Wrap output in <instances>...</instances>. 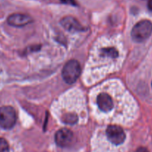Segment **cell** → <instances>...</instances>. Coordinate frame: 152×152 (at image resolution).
I'll return each mask as SVG.
<instances>
[{
	"label": "cell",
	"mask_w": 152,
	"mask_h": 152,
	"mask_svg": "<svg viewBox=\"0 0 152 152\" xmlns=\"http://www.w3.org/2000/svg\"><path fill=\"white\" fill-rule=\"evenodd\" d=\"M152 34V23L145 20L137 23L131 31V37L137 43L146 40Z\"/></svg>",
	"instance_id": "cell-1"
},
{
	"label": "cell",
	"mask_w": 152,
	"mask_h": 152,
	"mask_svg": "<svg viewBox=\"0 0 152 152\" xmlns=\"http://www.w3.org/2000/svg\"><path fill=\"white\" fill-rule=\"evenodd\" d=\"M81 72V65L79 62L75 60L68 61L64 66L62 70V77L67 84H74L79 78Z\"/></svg>",
	"instance_id": "cell-2"
},
{
	"label": "cell",
	"mask_w": 152,
	"mask_h": 152,
	"mask_svg": "<svg viewBox=\"0 0 152 152\" xmlns=\"http://www.w3.org/2000/svg\"><path fill=\"white\" fill-rule=\"evenodd\" d=\"M17 122V113L11 106L0 107V127L3 129H11Z\"/></svg>",
	"instance_id": "cell-3"
},
{
	"label": "cell",
	"mask_w": 152,
	"mask_h": 152,
	"mask_svg": "<svg viewBox=\"0 0 152 152\" xmlns=\"http://www.w3.org/2000/svg\"><path fill=\"white\" fill-rule=\"evenodd\" d=\"M95 104L100 112L109 113L114 108V101L112 95L106 91L100 92L96 96Z\"/></svg>",
	"instance_id": "cell-4"
},
{
	"label": "cell",
	"mask_w": 152,
	"mask_h": 152,
	"mask_svg": "<svg viewBox=\"0 0 152 152\" xmlns=\"http://www.w3.org/2000/svg\"><path fill=\"white\" fill-rule=\"evenodd\" d=\"M106 136L107 140L115 145L122 144L126 138L124 130L116 125H110L107 127Z\"/></svg>",
	"instance_id": "cell-5"
},
{
	"label": "cell",
	"mask_w": 152,
	"mask_h": 152,
	"mask_svg": "<svg viewBox=\"0 0 152 152\" xmlns=\"http://www.w3.org/2000/svg\"><path fill=\"white\" fill-rule=\"evenodd\" d=\"M73 133L67 128H62L55 134V140L56 144L61 148L68 147L73 140Z\"/></svg>",
	"instance_id": "cell-6"
},
{
	"label": "cell",
	"mask_w": 152,
	"mask_h": 152,
	"mask_svg": "<svg viewBox=\"0 0 152 152\" xmlns=\"http://www.w3.org/2000/svg\"><path fill=\"white\" fill-rule=\"evenodd\" d=\"M61 24L66 30L68 31L75 33V32H82L87 31V28L81 26V23L74 18L73 17H65L61 20Z\"/></svg>",
	"instance_id": "cell-7"
},
{
	"label": "cell",
	"mask_w": 152,
	"mask_h": 152,
	"mask_svg": "<svg viewBox=\"0 0 152 152\" xmlns=\"http://www.w3.org/2000/svg\"><path fill=\"white\" fill-rule=\"evenodd\" d=\"M32 21L30 16L24 14H13L8 18V23L13 27H23Z\"/></svg>",
	"instance_id": "cell-8"
},
{
	"label": "cell",
	"mask_w": 152,
	"mask_h": 152,
	"mask_svg": "<svg viewBox=\"0 0 152 152\" xmlns=\"http://www.w3.org/2000/svg\"><path fill=\"white\" fill-rule=\"evenodd\" d=\"M100 52V58L107 61H112V60L116 59L119 56V52H118L117 49L113 46H106L103 47L99 51Z\"/></svg>",
	"instance_id": "cell-9"
},
{
	"label": "cell",
	"mask_w": 152,
	"mask_h": 152,
	"mask_svg": "<svg viewBox=\"0 0 152 152\" xmlns=\"http://www.w3.org/2000/svg\"><path fill=\"white\" fill-rule=\"evenodd\" d=\"M9 151V145L3 138H0V152Z\"/></svg>",
	"instance_id": "cell-10"
},
{
	"label": "cell",
	"mask_w": 152,
	"mask_h": 152,
	"mask_svg": "<svg viewBox=\"0 0 152 152\" xmlns=\"http://www.w3.org/2000/svg\"><path fill=\"white\" fill-rule=\"evenodd\" d=\"M61 2H62V3L66 4V5H72V6L78 5V4H77L75 0H61Z\"/></svg>",
	"instance_id": "cell-11"
},
{
	"label": "cell",
	"mask_w": 152,
	"mask_h": 152,
	"mask_svg": "<svg viewBox=\"0 0 152 152\" xmlns=\"http://www.w3.org/2000/svg\"><path fill=\"white\" fill-rule=\"evenodd\" d=\"M135 152H149V151H148L147 148H145L140 147V148H137V151H136Z\"/></svg>",
	"instance_id": "cell-12"
},
{
	"label": "cell",
	"mask_w": 152,
	"mask_h": 152,
	"mask_svg": "<svg viewBox=\"0 0 152 152\" xmlns=\"http://www.w3.org/2000/svg\"><path fill=\"white\" fill-rule=\"evenodd\" d=\"M148 9L151 11H152V0H148Z\"/></svg>",
	"instance_id": "cell-13"
}]
</instances>
